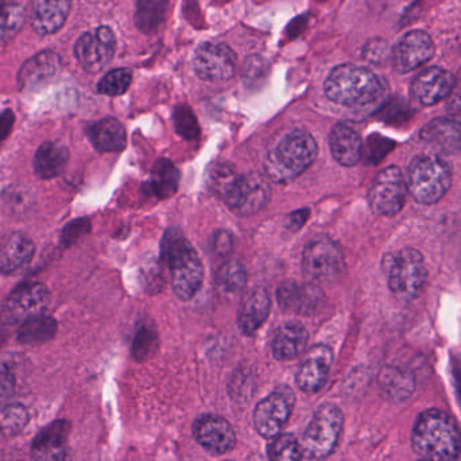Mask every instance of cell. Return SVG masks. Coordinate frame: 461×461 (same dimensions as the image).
Returning <instances> with one entry per match:
<instances>
[{"mask_svg":"<svg viewBox=\"0 0 461 461\" xmlns=\"http://www.w3.org/2000/svg\"><path fill=\"white\" fill-rule=\"evenodd\" d=\"M343 268V252L332 239H314L303 249V276L312 284L332 281L340 276Z\"/></svg>","mask_w":461,"mask_h":461,"instance_id":"9c48e42d","label":"cell"},{"mask_svg":"<svg viewBox=\"0 0 461 461\" xmlns=\"http://www.w3.org/2000/svg\"><path fill=\"white\" fill-rule=\"evenodd\" d=\"M59 56L54 51H41L26 62L19 70V83L22 86L40 83L56 75L59 69Z\"/></svg>","mask_w":461,"mask_h":461,"instance_id":"4dcf8cb0","label":"cell"},{"mask_svg":"<svg viewBox=\"0 0 461 461\" xmlns=\"http://www.w3.org/2000/svg\"><path fill=\"white\" fill-rule=\"evenodd\" d=\"M333 362L332 349L324 344L312 347L301 365L295 382L303 393L314 394L324 387Z\"/></svg>","mask_w":461,"mask_h":461,"instance_id":"ac0fdd59","label":"cell"},{"mask_svg":"<svg viewBox=\"0 0 461 461\" xmlns=\"http://www.w3.org/2000/svg\"><path fill=\"white\" fill-rule=\"evenodd\" d=\"M29 424V411L21 403H10L0 411V433L13 438Z\"/></svg>","mask_w":461,"mask_h":461,"instance_id":"74e56055","label":"cell"},{"mask_svg":"<svg viewBox=\"0 0 461 461\" xmlns=\"http://www.w3.org/2000/svg\"><path fill=\"white\" fill-rule=\"evenodd\" d=\"M167 0H138L135 23L142 32L158 29L167 14Z\"/></svg>","mask_w":461,"mask_h":461,"instance_id":"836d02e7","label":"cell"},{"mask_svg":"<svg viewBox=\"0 0 461 461\" xmlns=\"http://www.w3.org/2000/svg\"><path fill=\"white\" fill-rule=\"evenodd\" d=\"M309 210L308 208H303V210L297 211V212L290 213L286 219V227L292 230H298L303 229V224L308 221L309 218Z\"/></svg>","mask_w":461,"mask_h":461,"instance_id":"f6af8a7d","label":"cell"},{"mask_svg":"<svg viewBox=\"0 0 461 461\" xmlns=\"http://www.w3.org/2000/svg\"><path fill=\"white\" fill-rule=\"evenodd\" d=\"M270 200V185L263 176L258 173L241 175L238 189L229 207L239 215L249 216L259 212Z\"/></svg>","mask_w":461,"mask_h":461,"instance_id":"ffe728a7","label":"cell"},{"mask_svg":"<svg viewBox=\"0 0 461 461\" xmlns=\"http://www.w3.org/2000/svg\"><path fill=\"white\" fill-rule=\"evenodd\" d=\"M34 251V243L23 233L5 236L0 243V271L3 274L15 273L30 262Z\"/></svg>","mask_w":461,"mask_h":461,"instance_id":"484cf974","label":"cell"},{"mask_svg":"<svg viewBox=\"0 0 461 461\" xmlns=\"http://www.w3.org/2000/svg\"><path fill=\"white\" fill-rule=\"evenodd\" d=\"M88 135L100 153H119L126 148V130L116 119L105 118L96 122L89 127Z\"/></svg>","mask_w":461,"mask_h":461,"instance_id":"83f0119b","label":"cell"},{"mask_svg":"<svg viewBox=\"0 0 461 461\" xmlns=\"http://www.w3.org/2000/svg\"><path fill=\"white\" fill-rule=\"evenodd\" d=\"M456 386H457V392H459V397L461 400V370L459 373H456Z\"/></svg>","mask_w":461,"mask_h":461,"instance_id":"7dc6e473","label":"cell"},{"mask_svg":"<svg viewBox=\"0 0 461 461\" xmlns=\"http://www.w3.org/2000/svg\"><path fill=\"white\" fill-rule=\"evenodd\" d=\"M116 38L110 27H99L86 32L75 45V56L86 72L97 73L113 59Z\"/></svg>","mask_w":461,"mask_h":461,"instance_id":"8fae6325","label":"cell"},{"mask_svg":"<svg viewBox=\"0 0 461 461\" xmlns=\"http://www.w3.org/2000/svg\"><path fill=\"white\" fill-rule=\"evenodd\" d=\"M69 159V151L57 142H45L40 146L34 156L35 175L43 180L59 177L64 172Z\"/></svg>","mask_w":461,"mask_h":461,"instance_id":"f1b7e54d","label":"cell"},{"mask_svg":"<svg viewBox=\"0 0 461 461\" xmlns=\"http://www.w3.org/2000/svg\"><path fill=\"white\" fill-rule=\"evenodd\" d=\"M194 435L203 448L213 454H227L236 444L235 430L230 422L215 414H207L197 419Z\"/></svg>","mask_w":461,"mask_h":461,"instance_id":"d6986e66","label":"cell"},{"mask_svg":"<svg viewBox=\"0 0 461 461\" xmlns=\"http://www.w3.org/2000/svg\"><path fill=\"white\" fill-rule=\"evenodd\" d=\"M422 461V460H421Z\"/></svg>","mask_w":461,"mask_h":461,"instance_id":"c3c4849f","label":"cell"},{"mask_svg":"<svg viewBox=\"0 0 461 461\" xmlns=\"http://www.w3.org/2000/svg\"><path fill=\"white\" fill-rule=\"evenodd\" d=\"M194 68L203 80H230L235 75L236 56L226 43L205 42L194 53Z\"/></svg>","mask_w":461,"mask_h":461,"instance_id":"7c38bea8","label":"cell"},{"mask_svg":"<svg viewBox=\"0 0 461 461\" xmlns=\"http://www.w3.org/2000/svg\"><path fill=\"white\" fill-rule=\"evenodd\" d=\"M344 416L333 403H322L303 438V449L312 460H322L335 451L343 430Z\"/></svg>","mask_w":461,"mask_h":461,"instance_id":"52a82bcc","label":"cell"},{"mask_svg":"<svg viewBox=\"0 0 461 461\" xmlns=\"http://www.w3.org/2000/svg\"><path fill=\"white\" fill-rule=\"evenodd\" d=\"M295 395L289 386H279L258 403L254 411V425L262 438H274L281 435L292 416Z\"/></svg>","mask_w":461,"mask_h":461,"instance_id":"30bf717a","label":"cell"},{"mask_svg":"<svg viewBox=\"0 0 461 461\" xmlns=\"http://www.w3.org/2000/svg\"><path fill=\"white\" fill-rule=\"evenodd\" d=\"M267 454L270 461H301L303 449L294 436L281 433L271 441Z\"/></svg>","mask_w":461,"mask_h":461,"instance_id":"8d00e7d4","label":"cell"},{"mask_svg":"<svg viewBox=\"0 0 461 461\" xmlns=\"http://www.w3.org/2000/svg\"><path fill=\"white\" fill-rule=\"evenodd\" d=\"M406 183L409 194L417 203L436 204L451 188V167L438 156H417L409 165Z\"/></svg>","mask_w":461,"mask_h":461,"instance_id":"5b68a950","label":"cell"},{"mask_svg":"<svg viewBox=\"0 0 461 461\" xmlns=\"http://www.w3.org/2000/svg\"><path fill=\"white\" fill-rule=\"evenodd\" d=\"M435 56V43L428 32L414 30L401 38L393 50L392 59L394 69L408 73L424 65Z\"/></svg>","mask_w":461,"mask_h":461,"instance_id":"5bb4252c","label":"cell"},{"mask_svg":"<svg viewBox=\"0 0 461 461\" xmlns=\"http://www.w3.org/2000/svg\"><path fill=\"white\" fill-rule=\"evenodd\" d=\"M24 11L21 5H8L0 8V42L10 40L23 23Z\"/></svg>","mask_w":461,"mask_h":461,"instance_id":"ab89813d","label":"cell"},{"mask_svg":"<svg viewBox=\"0 0 461 461\" xmlns=\"http://www.w3.org/2000/svg\"><path fill=\"white\" fill-rule=\"evenodd\" d=\"M270 309L271 298L267 290L263 287L252 290L239 309L238 325L240 332L246 336L255 335L267 320Z\"/></svg>","mask_w":461,"mask_h":461,"instance_id":"603a6c76","label":"cell"},{"mask_svg":"<svg viewBox=\"0 0 461 461\" xmlns=\"http://www.w3.org/2000/svg\"><path fill=\"white\" fill-rule=\"evenodd\" d=\"M176 130L181 137L188 140H194L199 138L200 127L196 116L192 113L191 108L181 105L175 113Z\"/></svg>","mask_w":461,"mask_h":461,"instance_id":"60d3db41","label":"cell"},{"mask_svg":"<svg viewBox=\"0 0 461 461\" xmlns=\"http://www.w3.org/2000/svg\"><path fill=\"white\" fill-rule=\"evenodd\" d=\"M308 340V330L301 322H286L274 333L271 351L276 359L292 360L305 351Z\"/></svg>","mask_w":461,"mask_h":461,"instance_id":"cb8c5ba5","label":"cell"},{"mask_svg":"<svg viewBox=\"0 0 461 461\" xmlns=\"http://www.w3.org/2000/svg\"><path fill=\"white\" fill-rule=\"evenodd\" d=\"M456 78L449 70L432 67L422 70L411 84V95L422 105H435L451 96Z\"/></svg>","mask_w":461,"mask_h":461,"instance_id":"e0dca14e","label":"cell"},{"mask_svg":"<svg viewBox=\"0 0 461 461\" xmlns=\"http://www.w3.org/2000/svg\"><path fill=\"white\" fill-rule=\"evenodd\" d=\"M330 153L341 167H355L362 158L363 143L352 127L338 123L330 134Z\"/></svg>","mask_w":461,"mask_h":461,"instance_id":"d4e9b609","label":"cell"},{"mask_svg":"<svg viewBox=\"0 0 461 461\" xmlns=\"http://www.w3.org/2000/svg\"><path fill=\"white\" fill-rule=\"evenodd\" d=\"M180 172L169 159H159L151 170L149 189L158 199H169L177 192Z\"/></svg>","mask_w":461,"mask_h":461,"instance_id":"1f68e13d","label":"cell"},{"mask_svg":"<svg viewBox=\"0 0 461 461\" xmlns=\"http://www.w3.org/2000/svg\"><path fill=\"white\" fill-rule=\"evenodd\" d=\"M57 324L51 317L38 316L32 317L22 322L21 330L18 332V340L23 344H38L50 340L56 333Z\"/></svg>","mask_w":461,"mask_h":461,"instance_id":"d6a6232c","label":"cell"},{"mask_svg":"<svg viewBox=\"0 0 461 461\" xmlns=\"http://www.w3.org/2000/svg\"><path fill=\"white\" fill-rule=\"evenodd\" d=\"M162 258L169 268L175 294L183 301L192 300L204 281V266L191 241L180 230L165 232Z\"/></svg>","mask_w":461,"mask_h":461,"instance_id":"7a4b0ae2","label":"cell"},{"mask_svg":"<svg viewBox=\"0 0 461 461\" xmlns=\"http://www.w3.org/2000/svg\"><path fill=\"white\" fill-rule=\"evenodd\" d=\"M390 290L401 300L419 297L427 284L428 270L421 252L414 249H401L389 252L382 260Z\"/></svg>","mask_w":461,"mask_h":461,"instance_id":"8992f818","label":"cell"},{"mask_svg":"<svg viewBox=\"0 0 461 461\" xmlns=\"http://www.w3.org/2000/svg\"><path fill=\"white\" fill-rule=\"evenodd\" d=\"M216 285L226 294L236 295L247 285V271L239 260H230L219 268Z\"/></svg>","mask_w":461,"mask_h":461,"instance_id":"e575fe53","label":"cell"},{"mask_svg":"<svg viewBox=\"0 0 461 461\" xmlns=\"http://www.w3.org/2000/svg\"><path fill=\"white\" fill-rule=\"evenodd\" d=\"M325 95L330 102L344 107L365 108L384 95V84L371 70L357 65L336 67L325 80Z\"/></svg>","mask_w":461,"mask_h":461,"instance_id":"3957f363","label":"cell"},{"mask_svg":"<svg viewBox=\"0 0 461 461\" xmlns=\"http://www.w3.org/2000/svg\"><path fill=\"white\" fill-rule=\"evenodd\" d=\"M50 295L42 284H23L16 287L5 303L3 317L8 322H23L32 317L42 314L48 306Z\"/></svg>","mask_w":461,"mask_h":461,"instance_id":"4fadbf2b","label":"cell"},{"mask_svg":"<svg viewBox=\"0 0 461 461\" xmlns=\"http://www.w3.org/2000/svg\"><path fill=\"white\" fill-rule=\"evenodd\" d=\"M14 390H15V378L10 368L5 363H0V403L7 401L14 394Z\"/></svg>","mask_w":461,"mask_h":461,"instance_id":"ee69618b","label":"cell"},{"mask_svg":"<svg viewBox=\"0 0 461 461\" xmlns=\"http://www.w3.org/2000/svg\"><path fill=\"white\" fill-rule=\"evenodd\" d=\"M382 394L392 402H403L413 395L416 378L411 371L398 366H386L379 374Z\"/></svg>","mask_w":461,"mask_h":461,"instance_id":"4316f807","label":"cell"},{"mask_svg":"<svg viewBox=\"0 0 461 461\" xmlns=\"http://www.w3.org/2000/svg\"><path fill=\"white\" fill-rule=\"evenodd\" d=\"M69 433L67 420H57L43 428L32 444V461H70Z\"/></svg>","mask_w":461,"mask_h":461,"instance_id":"9a60e30c","label":"cell"},{"mask_svg":"<svg viewBox=\"0 0 461 461\" xmlns=\"http://www.w3.org/2000/svg\"><path fill=\"white\" fill-rule=\"evenodd\" d=\"M317 154L319 148L314 138L303 130H295L266 157V176L274 183H289L313 165Z\"/></svg>","mask_w":461,"mask_h":461,"instance_id":"277c9868","label":"cell"},{"mask_svg":"<svg viewBox=\"0 0 461 461\" xmlns=\"http://www.w3.org/2000/svg\"><path fill=\"white\" fill-rule=\"evenodd\" d=\"M409 189L402 170L389 167L374 178L368 192V203L375 215L393 218L403 210Z\"/></svg>","mask_w":461,"mask_h":461,"instance_id":"ba28073f","label":"cell"},{"mask_svg":"<svg viewBox=\"0 0 461 461\" xmlns=\"http://www.w3.org/2000/svg\"><path fill=\"white\" fill-rule=\"evenodd\" d=\"M411 443L422 461H456L461 452V433L448 414L429 409L417 420Z\"/></svg>","mask_w":461,"mask_h":461,"instance_id":"6da1fadb","label":"cell"},{"mask_svg":"<svg viewBox=\"0 0 461 461\" xmlns=\"http://www.w3.org/2000/svg\"><path fill=\"white\" fill-rule=\"evenodd\" d=\"M276 301L284 311L311 316L321 308L324 303V293L312 282L298 284V282L287 281L276 290Z\"/></svg>","mask_w":461,"mask_h":461,"instance_id":"2e32d148","label":"cell"},{"mask_svg":"<svg viewBox=\"0 0 461 461\" xmlns=\"http://www.w3.org/2000/svg\"><path fill=\"white\" fill-rule=\"evenodd\" d=\"M131 72L129 69H113L100 80L97 91L107 96H121L131 84Z\"/></svg>","mask_w":461,"mask_h":461,"instance_id":"f35d334b","label":"cell"},{"mask_svg":"<svg viewBox=\"0 0 461 461\" xmlns=\"http://www.w3.org/2000/svg\"><path fill=\"white\" fill-rule=\"evenodd\" d=\"M420 137L444 154L461 153V119L438 118L422 127Z\"/></svg>","mask_w":461,"mask_h":461,"instance_id":"7402d4cb","label":"cell"},{"mask_svg":"<svg viewBox=\"0 0 461 461\" xmlns=\"http://www.w3.org/2000/svg\"><path fill=\"white\" fill-rule=\"evenodd\" d=\"M233 239L229 230H219L211 236V249L219 257H226L232 251Z\"/></svg>","mask_w":461,"mask_h":461,"instance_id":"7bdbcfd3","label":"cell"},{"mask_svg":"<svg viewBox=\"0 0 461 461\" xmlns=\"http://www.w3.org/2000/svg\"><path fill=\"white\" fill-rule=\"evenodd\" d=\"M241 175L229 162H213L208 169V185L211 191L227 205L235 194Z\"/></svg>","mask_w":461,"mask_h":461,"instance_id":"f546056e","label":"cell"},{"mask_svg":"<svg viewBox=\"0 0 461 461\" xmlns=\"http://www.w3.org/2000/svg\"><path fill=\"white\" fill-rule=\"evenodd\" d=\"M158 349V335L156 328L149 324L148 321H142L138 325L135 332L134 340H132L131 352L132 357L138 362L148 360L153 357Z\"/></svg>","mask_w":461,"mask_h":461,"instance_id":"d590c367","label":"cell"},{"mask_svg":"<svg viewBox=\"0 0 461 461\" xmlns=\"http://www.w3.org/2000/svg\"><path fill=\"white\" fill-rule=\"evenodd\" d=\"M393 51L390 50L389 43L384 40H371L366 43L363 49V56L367 61L374 62V64H382L386 61L389 57H392Z\"/></svg>","mask_w":461,"mask_h":461,"instance_id":"b9f144b4","label":"cell"},{"mask_svg":"<svg viewBox=\"0 0 461 461\" xmlns=\"http://www.w3.org/2000/svg\"><path fill=\"white\" fill-rule=\"evenodd\" d=\"M13 123V113H11V111H5V113L0 115V142H2L3 140H5V137L10 134Z\"/></svg>","mask_w":461,"mask_h":461,"instance_id":"bcb514c9","label":"cell"},{"mask_svg":"<svg viewBox=\"0 0 461 461\" xmlns=\"http://www.w3.org/2000/svg\"><path fill=\"white\" fill-rule=\"evenodd\" d=\"M72 8V0H32L30 22L32 29L41 35L59 32Z\"/></svg>","mask_w":461,"mask_h":461,"instance_id":"44dd1931","label":"cell"}]
</instances>
